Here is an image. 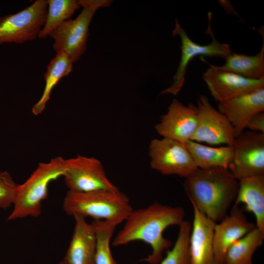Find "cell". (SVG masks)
I'll list each match as a JSON object with an SVG mask.
<instances>
[{"mask_svg": "<svg viewBox=\"0 0 264 264\" xmlns=\"http://www.w3.org/2000/svg\"><path fill=\"white\" fill-rule=\"evenodd\" d=\"M246 128L251 131L264 133V112L254 115L249 121Z\"/></svg>", "mask_w": 264, "mask_h": 264, "instance_id": "obj_27", "label": "cell"}, {"mask_svg": "<svg viewBox=\"0 0 264 264\" xmlns=\"http://www.w3.org/2000/svg\"><path fill=\"white\" fill-rule=\"evenodd\" d=\"M63 206L69 216L90 217L93 220L106 221L115 226L124 221L133 210L128 197L119 190H68Z\"/></svg>", "mask_w": 264, "mask_h": 264, "instance_id": "obj_3", "label": "cell"}, {"mask_svg": "<svg viewBox=\"0 0 264 264\" xmlns=\"http://www.w3.org/2000/svg\"><path fill=\"white\" fill-rule=\"evenodd\" d=\"M92 223L97 239L95 264H118L112 256L110 247L116 226L104 220H93Z\"/></svg>", "mask_w": 264, "mask_h": 264, "instance_id": "obj_24", "label": "cell"}, {"mask_svg": "<svg viewBox=\"0 0 264 264\" xmlns=\"http://www.w3.org/2000/svg\"><path fill=\"white\" fill-rule=\"evenodd\" d=\"M72 64L69 56L62 51L57 52L50 61L44 74L45 87L43 94L32 109L34 115L40 114L44 110L52 90L61 78L70 73L72 69Z\"/></svg>", "mask_w": 264, "mask_h": 264, "instance_id": "obj_20", "label": "cell"}, {"mask_svg": "<svg viewBox=\"0 0 264 264\" xmlns=\"http://www.w3.org/2000/svg\"><path fill=\"white\" fill-rule=\"evenodd\" d=\"M225 63L219 68L245 78L260 79L264 78V44L255 55L232 53Z\"/></svg>", "mask_w": 264, "mask_h": 264, "instance_id": "obj_21", "label": "cell"}, {"mask_svg": "<svg viewBox=\"0 0 264 264\" xmlns=\"http://www.w3.org/2000/svg\"><path fill=\"white\" fill-rule=\"evenodd\" d=\"M184 186L192 205L217 223L227 215L234 202L239 181L228 169H198L185 178Z\"/></svg>", "mask_w": 264, "mask_h": 264, "instance_id": "obj_2", "label": "cell"}, {"mask_svg": "<svg viewBox=\"0 0 264 264\" xmlns=\"http://www.w3.org/2000/svg\"><path fill=\"white\" fill-rule=\"evenodd\" d=\"M209 24L206 32L211 36L212 41L208 44L202 45L192 41L186 31L176 19L173 36H177L181 41V57L180 62L173 76L172 84L161 92V94L171 93L177 95L181 89L185 82L187 67L190 62L197 56L217 57L226 59L232 52L228 44L219 42L214 37L211 28L212 14L208 13Z\"/></svg>", "mask_w": 264, "mask_h": 264, "instance_id": "obj_7", "label": "cell"}, {"mask_svg": "<svg viewBox=\"0 0 264 264\" xmlns=\"http://www.w3.org/2000/svg\"><path fill=\"white\" fill-rule=\"evenodd\" d=\"M73 217L74 228L63 261L66 264H95L97 239L94 227L81 215Z\"/></svg>", "mask_w": 264, "mask_h": 264, "instance_id": "obj_17", "label": "cell"}, {"mask_svg": "<svg viewBox=\"0 0 264 264\" xmlns=\"http://www.w3.org/2000/svg\"><path fill=\"white\" fill-rule=\"evenodd\" d=\"M234 206L244 205L246 211L252 213L256 219V227L264 234V175L242 178Z\"/></svg>", "mask_w": 264, "mask_h": 264, "instance_id": "obj_18", "label": "cell"}, {"mask_svg": "<svg viewBox=\"0 0 264 264\" xmlns=\"http://www.w3.org/2000/svg\"><path fill=\"white\" fill-rule=\"evenodd\" d=\"M149 155L151 168L164 175H177L186 178L198 169L185 144L170 138L152 140Z\"/></svg>", "mask_w": 264, "mask_h": 264, "instance_id": "obj_8", "label": "cell"}, {"mask_svg": "<svg viewBox=\"0 0 264 264\" xmlns=\"http://www.w3.org/2000/svg\"><path fill=\"white\" fill-rule=\"evenodd\" d=\"M48 9L44 25L39 34L45 38L65 21L68 20L80 5L75 0H48Z\"/></svg>", "mask_w": 264, "mask_h": 264, "instance_id": "obj_23", "label": "cell"}, {"mask_svg": "<svg viewBox=\"0 0 264 264\" xmlns=\"http://www.w3.org/2000/svg\"><path fill=\"white\" fill-rule=\"evenodd\" d=\"M111 2L110 0H78L83 7L78 16L65 21L49 34L54 40L53 47L56 53L65 52L73 63L78 60L86 49L89 25L95 12Z\"/></svg>", "mask_w": 264, "mask_h": 264, "instance_id": "obj_5", "label": "cell"}, {"mask_svg": "<svg viewBox=\"0 0 264 264\" xmlns=\"http://www.w3.org/2000/svg\"><path fill=\"white\" fill-rule=\"evenodd\" d=\"M202 79L214 99L218 103L264 88V78L252 79L209 64Z\"/></svg>", "mask_w": 264, "mask_h": 264, "instance_id": "obj_12", "label": "cell"}, {"mask_svg": "<svg viewBox=\"0 0 264 264\" xmlns=\"http://www.w3.org/2000/svg\"><path fill=\"white\" fill-rule=\"evenodd\" d=\"M194 219L191 224L189 252L190 264H216L213 235L216 222L192 205Z\"/></svg>", "mask_w": 264, "mask_h": 264, "instance_id": "obj_16", "label": "cell"}, {"mask_svg": "<svg viewBox=\"0 0 264 264\" xmlns=\"http://www.w3.org/2000/svg\"><path fill=\"white\" fill-rule=\"evenodd\" d=\"M256 227L241 208L233 205L230 214L214 226L213 247L216 264H223L228 248Z\"/></svg>", "mask_w": 264, "mask_h": 264, "instance_id": "obj_14", "label": "cell"}, {"mask_svg": "<svg viewBox=\"0 0 264 264\" xmlns=\"http://www.w3.org/2000/svg\"><path fill=\"white\" fill-rule=\"evenodd\" d=\"M47 0H37L14 14L0 18V44H22L38 37L47 14Z\"/></svg>", "mask_w": 264, "mask_h": 264, "instance_id": "obj_6", "label": "cell"}, {"mask_svg": "<svg viewBox=\"0 0 264 264\" xmlns=\"http://www.w3.org/2000/svg\"><path fill=\"white\" fill-rule=\"evenodd\" d=\"M64 177L70 191L86 192L118 190L107 177L102 163L93 157L77 155L66 159Z\"/></svg>", "mask_w": 264, "mask_h": 264, "instance_id": "obj_10", "label": "cell"}, {"mask_svg": "<svg viewBox=\"0 0 264 264\" xmlns=\"http://www.w3.org/2000/svg\"><path fill=\"white\" fill-rule=\"evenodd\" d=\"M185 211L179 206L173 207L155 202L149 206L132 210L123 227L112 241L114 246L140 241L149 244L152 253L141 261L158 264L163 259V253L169 248L172 242L163 237V232L172 225H179L184 220Z\"/></svg>", "mask_w": 264, "mask_h": 264, "instance_id": "obj_1", "label": "cell"}, {"mask_svg": "<svg viewBox=\"0 0 264 264\" xmlns=\"http://www.w3.org/2000/svg\"><path fill=\"white\" fill-rule=\"evenodd\" d=\"M233 155L228 170L242 178L264 175V133L243 131L235 138Z\"/></svg>", "mask_w": 264, "mask_h": 264, "instance_id": "obj_9", "label": "cell"}, {"mask_svg": "<svg viewBox=\"0 0 264 264\" xmlns=\"http://www.w3.org/2000/svg\"><path fill=\"white\" fill-rule=\"evenodd\" d=\"M264 239V234L255 228L228 248L223 264H253V255Z\"/></svg>", "mask_w": 264, "mask_h": 264, "instance_id": "obj_22", "label": "cell"}, {"mask_svg": "<svg viewBox=\"0 0 264 264\" xmlns=\"http://www.w3.org/2000/svg\"><path fill=\"white\" fill-rule=\"evenodd\" d=\"M191 230V224L184 220L179 225L175 244L158 264H190L189 245Z\"/></svg>", "mask_w": 264, "mask_h": 264, "instance_id": "obj_25", "label": "cell"}, {"mask_svg": "<svg viewBox=\"0 0 264 264\" xmlns=\"http://www.w3.org/2000/svg\"><path fill=\"white\" fill-rule=\"evenodd\" d=\"M197 108V125L192 141L232 146L235 138V132L226 117L216 109L205 95L199 96Z\"/></svg>", "mask_w": 264, "mask_h": 264, "instance_id": "obj_11", "label": "cell"}, {"mask_svg": "<svg viewBox=\"0 0 264 264\" xmlns=\"http://www.w3.org/2000/svg\"><path fill=\"white\" fill-rule=\"evenodd\" d=\"M19 185L6 171H0V208L7 209L13 205Z\"/></svg>", "mask_w": 264, "mask_h": 264, "instance_id": "obj_26", "label": "cell"}, {"mask_svg": "<svg viewBox=\"0 0 264 264\" xmlns=\"http://www.w3.org/2000/svg\"><path fill=\"white\" fill-rule=\"evenodd\" d=\"M185 144L198 168L228 169L233 158L232 146L213 147L192 140Z\"/></svg>", "mask_w": 264, "mask_h": 264, "instance_id": "obj_19", "label": "cell"}, {"mask_svg": "<svg viewBox=\"0 0 264 264\" xmlns=\"http://www.w3.org/2000/svg\"><path fill=\"white\" fill-rule=\"evenodd\" d=\"M198 121L197 106L193 104L185 106L174 99L167 112L161 116L155 126L156 132L163 137L186 143L192 140Z\"/></svg>", "mask_w": 264, "mask_h": 264, "instance_id": "obj_13", "label": "cell"}, {"mask_svg": "<svg viewBox=\"0 0 264 264\" xmlns=\"http://www.w3.org/2000/svg\"><path fill=\"white\" fill-rule=\"evenodd\" d=\"M59 264H66L63 261L60 262Z\"/></svg>", "mask_w": 264, "mask_h": 264, "instance_id": "obj_28", "label": "cell"}, {"mask_svg": "<svg viewBox=\"0 0 264 264\" xmlns=\"http://www.w3.org/2000/svg\"><path fill=\"white\" fill-rule=\"evenodd\" d=\"M218 110L232 125L235 137L246 128L250 119L264 111V88L218 103Z\"/></svg>", "mask_w": 264, "mask_h": 264, "instance_id": "obj_15", "label": "cell"}, {"mask_svg": "<svg viewBox=\"0 0 264 264\" xmlns=\"http://www.w3.org/2000/svg\"><path fill=\"white\" fill-rule=\"evenodd\" d=\"M66 170V159L61 156L52 158L48 162L39 163L25 181L19 185L13 209L7 220L39 217L42 201L48 195L49 183L64 176Z\"/></svg>", "mask_w": 264, "mask_h": 264, "instance_id": "obj_4", "label": "cell"}]
</instances>
